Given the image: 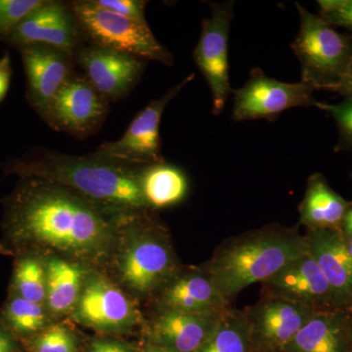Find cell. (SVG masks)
<instances>
[{"label": "cell", "instance_id": "484cf974", "mask_svg": "<svg viewBox=\"0 0 352 352\" xmlns=\"http://www.w3.org/2000/svg\"><path fill=\"white\" fill-rule=\"evenodd\" d=\"M47 309L14 295L4 308V319L11 330L18 335L36 336L47 327Z\"/></svg>", "mask_w": 352, "mask_h": 352}, {"label": "cell", "instance_id": "d4e9b609", "mask_svg": "<svg viewBox=\"0 0 352 352\" xmlns=\"http://www.w3.org/2000/svg\"><path fill=\"white\" fill-rule=\"evenodd\" d=\"M13 289L14 295L45 307V263L36 256L18 258L14 270Z\"/></svg>", "mask_w": 352, "mask_h": 352}, {"label": "cell", "instance_id": "74e56055", "mask_svg": "<svg viewBox=\"0 0 352 352\" xmlns=\"http://www.w3.org/2000/svg\"><path fill=\"white\" fill-rule=\"evenodd\" d=\"M344 239H346L347 250H349L352 258V238L344 237Z\"/></svg>", "mask_w": 352, "mask_h": 352}, {"label": "cell", "instance_id": "52a82bcc", "mask_svg": "<svg viewBox=\"0 0 352 352\" xmlns=\"http://www.w3.org/2000/svg\"><path fill=\"white\" fill-rule=\"evenodd\" d=\"M194 78L195 75L190 74L163 96L150 102L134 118L119 140L102 143L94 154L131 168H144L164 163L160 124L164 109Z\"/></svg>", "mask_w": 352, "mask_h": 352}, {"label": "cell", "instance_id": "8992f818", "mask_svg": "<svg viewBox=\"0 0 352 352\" xmlns=\"http://www.w3.org/2000/svg\"><path fill=\"white\" fill-rule=\"evenodd\" d=\"M78 24L90 45H96L171 66L173 56L155 38L149 25L111 12L92 0L71 1Z\"/></svg>", "mask_w": 352, "mask_h": 352}, {"label": "cell", "instance_id": "9a60e30c", "mask_svg": "<svg viewBox=\"0 0 352 352\" xmlns=\"http://www.w3.org/2000/svg\"><path fill=\"white\" fill-rule=\"evenodd\" d=\"M18 51L27 80L25 98L41 116L76 73V59L63 51L41 44L25 46Z\"/></svg>", "mask_w": 352, "mask_h": 352}, {"label": "cell", "instance_id": "8d00e7d4", "mask_svg": "<svg viewBox=\"0 0 352 352\" xmlns=\"http://www.w3.org/2000/svg\"><path fill=\"white\" fill-rule=\"evenodd\" d=\"M138 352H168L166 351H164V349H161V347L155 346V344H150V342H148L147 344L144 347H143L142 349H141L140 351Z\"/></svg>", "mask_w": 352, "mask_h": 352}, {"label": "cell", "instance_id": "7402d4cb", "mask_svg": "<svg viewBox=\"0 0 352 352\" xmlns=\"http://www.w3.org/2000/svg\"><path fill=\"white\" fill-rule=\"evenodd\" d=\"M46 270V302L47 311L62 315L74 311L87 273L80 264L50 256L44 261Z\"/></svg>", "mask_w": 352, "mask_h": 352}, {"label": "cell", "instance_id": "cb8c5ba5", "mask_svg": "<svg viewBox=\"0 0 352 352\" xmlns=\"http://www.w3.org/2000/svg\"><path fill=\"white\" fill-rule=\"evenodd\" d=\"M198 352H254L244 312L227 308Z\"/></svg>", "mask_w": 352, "mask_h": 352}, {"label": "cell", "instance_id": "ac0fdd59", "mask_svg": "<svg viewBox=\"0 0 352 352\" xmlns=\"http://www.w3.org/2000/svg\"><path fill=\"white\" fill-rule=\"evenodd\" d=\"M308 252L332 291L336 309L352 302V258L340 229L308 230Z\"/></svg>", "mask_w": 352, "mask_h": 352}, {"label": "cell", "instance_id": "d590c367", "mask_svg": "<svg viewBox=\"0 0 352 352\" xmlns=\"http://www.w3.org/2000/svg\"><path fill=\"white\" fill-rule=\"evenodd\" d=\"M340 230L344 234V237L352 238V201L344 215Z\"/></svg>", "mask_w": 352, "mask_h": 352}, {"label": "cell", "instance_id": "603a6c76", "mask_svg": "<svg viewBox=\"0 0 352 352\" xmlns=\"http://www.w3.org/2000/svg\"><path fill=\"white\" fill-rule=\"evenodd\" d=\"M141 190L147 207L164 208L184 200L188 193L187 176L179 168L164 163L140 168Z\"/></svg>", "mask_w": 352, "mask_h": 352}, {"label": "cell", "instance_id": "3957f363", "mask_svg": "<svg viewBox=\"0 0 352 352\" xmlns=\"http://www.w3.org/2000/svg\"><path fill=\"white\" fill-rule=\"evenodd\" d=\"M308 251L307 236L265 229L220 248L204 270L226 300L252 284H264Z\"/></svg>", "mask_w": 352, "mask_h": 352}, {"label": "cell", "instance_id": "836d02e7", "mask_svg": "<svg viewBox=\"0 0 352 352\" xmlns=\"http://www.w3.org/2000/svg\"><path fill=\"white\" fill-rule=\"evenodd\" d=\"M338 94L342 95L344 99L352 100V64L346 76H344V80L340 83V87L338 88Z\"/></svg>", "mask_w": 352, "mask_h": 352}, {"label": "cell", "instance_id": "ba28073f", "mask_svg": "<svg viewBox=\"0 0 352 352\" xmlns=\"http://www.w3.org/2000/svg\"><path fill=\"white\" fill-rule=\"evenodd\" d=\"M314 91L307 83L280 82L266 76L261 69H252L248 82L233 90L232 119L235 122L259 119L273 122L289 109L315 107Z\"/></svg>", "mask_w": 352, "mask_h": 352}, {"label": "cell", "instance_id": "2e32d148", "mask_svg": "<svg viewBox=\"0 0 352 352\" xmlns=\"http://www.w3.org/2000/svg\"><path fill=\"white\" fill-rule=\"evenodd\" d=\"M154 296L159 311L217 314L228 308V300L204 268H179Z\"/></svg>", "mask_w": 352, "mask_h": 352}, {"label": "cell", "instance_id": "e575fe53", "mask_svg": "<svg viewBox=\"0 0 352 352\" xmlns=\"http://www.w3.org/2000/svg\"><path fill=\"white\" fill-rule=\"evenodd\" d=\"M15 344L11 336L0 327V352H14Z\"/></svg>", "mask_w": 352, "mask_h": 352}, {"label": "cell", "instance_id": "f546056e", "mask_svg": "<svg viewBox=\"0 0 352 352\" xmlns=\"http://www.w3.org/2000/svg\"><path fill=\"white\" fill-rule=\"evenodd\" d=\"M317 3L322 19L352 32V0H319Z\"/></svg>", "mask_w": 352, "mask_h": 352}, {"label": "cell", "instance_id": "8fae6325", "mask_svg": "<svg viewBox=\"0 0 352 352\" xmlns=\"http://www.w3.org/2000/svg\"><path fill=\"white\" fill-rule=\"evenodd\" d=\"M85 39L69 2L43 0L25 16L4 43L19 50L25 46L47 45L71 55L85 46Z\"/></svg>", "mask_w": 352, "mask_h": 352}, {"label": "cell", "instance_id": "4316f807", "mask_svg": "<svg viewBox=\"0 0 352 352\" xmlns=\"http://www.w3.org/2000/svg\"><path fill=\"white\" fill-rule=\"evenodd\" d=\"M32 352H80L78 338L69 329L61 324L46 327L31 342Z\"/></svg>", "mask_w": 352, "mask_h": 352}, {"label": "cell", "instance_id": "9c48e42d", "mask_svg": "<svg viewBox=\"0 0 352 352\" xmlns=\"http://www.w3.org/2000/svg\"><path fill=\"white\" fill-rule=\"evenodd\" d=\"M109 102L82 74L75 73L39 117L54 131L87 138L107 117Z\"/></svg>", "mask_w": 352, "mask_h": 352}, {"label": "cell", "instance_id": "ffe728a7", "mask_svg": "<svg viewBox=\"0 0 352 352\" xmlns=\"http://www.w3.org/2000/svg\"><path fill=\"white\" fill-rule=\"evenodd\" d=\"M283 352H352L351 320L339 309L316 311Z\"/></svg>", "mask_w": 352, "mask_h": 352}, {"label": "cell", "instance_id": "1f68e13d", "mask_svg": "<svg viewBox=\"0 0 352 352\" xmlns=\"http://www.w3.org/2000/svg\"><path fill=\"white\" fill-rule=\"evenodd\" d=\"M85 352H138L135 347L129 342L112 339L98 338L89 342Z\"/></svg>", "mask_w": 352, "mask_h": 352}, {"label": "cell", "instance_id": "d6986e66", "mask_svg": "<svg viewBox=\"0 0 352 352\" xmlns=\"http://www.w3.org/2000/svg\"><path fill=\"white\" fill-rule=\"evenodd\" d=\"M221 314L157 311L149 326L148 342L168 352H198L217 327Z\"/></svg>", "mask_w": 352, "mask_h": 352}, {"label": "cell", "instance_id": "f35d334b", "mask_svg": "<svg viewBox=\"0 0 352 352\" xmlns=\"http://www.w3.org/2000/svg\"><path fill=\"white\" fill-rule=\"evenodd\" d=\"M351 333H352V320H351Z\"/></svg>", "mask_w": 352, "mask_h": 352}, {"label": "cell", "instance_id": "5bb4252c", "mask_svg": "<svg viewBox=\"0 0 352 352\" xmlns=\"http://www.w3.org/2000/svg\"><path fill=\"white\" fill-rule=\"evenodd\" d=\"M76 64L108 102L124 98L138 85L146 67L144 60L90 44L78 53Z\"/></svg>", "mask_w": 352, "mask_h": 352}, {"label": "cell", "instance_id": "44dd1931", "mask_svg": "<svg viewBox=\"0 0 352 352\" xmlns=\"http://www.w3.org/2000/svg\"><path fill=\"white\" fill-rule=\"evenodd\" d=\"M351 201L331 188L321 173L310 176L300 204V223L308 230L340 229Z\"/></svg>", "mask_w": 352, "mask_h": 352}, {"label": "cell", "instance_id": "83f0119b", "mask_svg": "<svg viewBox=\"0 0 352 352\" xmlns=\"http://www.w3.org/2000/svg\"><path fill=\"white\" fill-rule=\"evenodd\" d=\"M43 0H0V43H3L25 16Z\"/></svg>", "mask_w": 352, "mask_h": 352}, {"label": "cell", "instance_id": "4dcf8cb0", "mask_svg": "<svg viewBox=\"0 0 352 352\" xmlns=\"http://www.w3.org/2000/svg\"><path fill=\"white\" fill-rule=\"evenodd\" d=\"M96 6L129 19L148 24L145 17L147 1L142 0H92Z\"/></svg>", "mask_w": 352, "mask_h": 352}, {"label": "cell", "instance_id": "277c9868", "mask_svg": "<svg viewBox=\"0 0 352 352\" xmlns=\"http://www.w3.org/2000/svg\"><path fill=\"white\" fill-rule=\"evenodd\" d=\"M110 263L119 284L138 296H154L180 268L170 234L149 210L122 215Z\"/></svg>", "mask_w": 352, "mask_h": 352}, {"label": "cell", "instance_id": "f1b7e54d", "mask_svg": "<svg viewBox=\"0 0 352 352\" xmlns=\"http://www.w3.org/2000/svg\"><path fill=\"white\" fill-rule=\"evenodd\" d=\"M315 107L329 113L339 129V141L336 151L352 149V100L344 99L337 104L316 101Z\"/></svg>", "mask_w": 352, "mask_h": 352}, {"label": "cell", "instance_id": "4fadbf2b", "mask_svg": "<svg viewBox=\"0 0 352 352\" xmlns=\"http://www.w3.org/2000/svg\"><path fill=\"white\" fill-rule=\"evenodd\" d=\"M315 310L274 295L244 312L254 352H283Z\"/></svg>", "mask_w": 352, "mask_h": 352}, {"label": "cell", "instance_id": "e0dca14e", "mask_svg": "<svg viewBox=\"0 0 352 352\" xmlns=\"http://www.w3.org/2000/svg\"><path fill=\"white\" fill-rule=\"evenodd\" d=\"M263 285L270 295L307 305L315 311L336 309L327 280L308 251Z\"/></svg>", "mask_w": 352, "mask_h": 352}, {"label": "cell", "instance_id": "5b68a950", "mask_svg": "<svg viewBox=\"0 0 352 352\" xmlns=\"http://www.w3.org/2000/svg\"><path fill=\"white\" fill-rule=\"evenodd\" d=\"M300 28L291 44L302 69V82L315 90L337 91L352 64V34H340L300 3Z\"/></svg>", "mask_w": 352, "mask_h": 352}, {"label": "cell", "instance_id": "d6a6232c", "mask_svg": "<svg viewBox=\"0 0 352 352\" xmlns=\"http://www.w3.org/2000/svg\"><path fill=\"white\" fill-rule=\"evenodd\" d=\"M12 75L13 69L10 54L9 52H6L2 57H0V103L3 102L8 94Z\"/></svg>", "mask_w": 352, "mask_h": 352}, {"label": "cell", "instance_id": "6da1fadb", "mask_svg": "<svg viewBox=\"0 0 352 352\" xmlns=\"http://www.w3.org/2000/svg\"><path fill=\"white\" fill-rule=\"evenodd\" d=\"M3 206L0 252L7 256H57L82 266L109 263L120 219L55 183L18 176Z\"/></svg>", "mask_w": 352, "mask_h": 352}, {"label": "cell", "instance_id": "7c38bea8", "mask_svg": "<svg viewBox=\"0 0 352 352\" xmlns=\"http://www.w3.org/2000/svg\"><path fill=\"white\" fill-rule=\"evenodd\" d=\"M74 316L78 323L103 333L127 332L141 322L129 296L99 273L87 274Z\"/></svg>", "mask_w": 352, "mask_h": 352}, {"label": "cell", "instance_id": "30bf717a", "mask_svg": "<svg viewBox=\"0 0 352 352\" xmlns=\"http://www.w3.org/2000/svg\"><path fill=\"white\" fill-rule=\"evenodd\" d=\"M212 15L201 22L194 60L207 80L212 98V113L219 116L232 94L229 80L228 39L234 1L212 3Z\"/></svg>", "mask_w": 352, "mask_h": 352}, {"label": "cell", "instance_id": "7a4b0ae2", "mask_svg": "<svg viewBox=\"0 0 352 352\" xmlns=\"http://www.w3.org/2000/svg\"><path fill=\"white\" fill-rule=\"evenodd\" d=\"M141 168H131L91 154L73 156L34 148L2 164L6 175L32 176L55 183L109 212L150 210L141 190Z\"/></svg>", "mask_w": 352, "mask_h": 352}]
</instances>
